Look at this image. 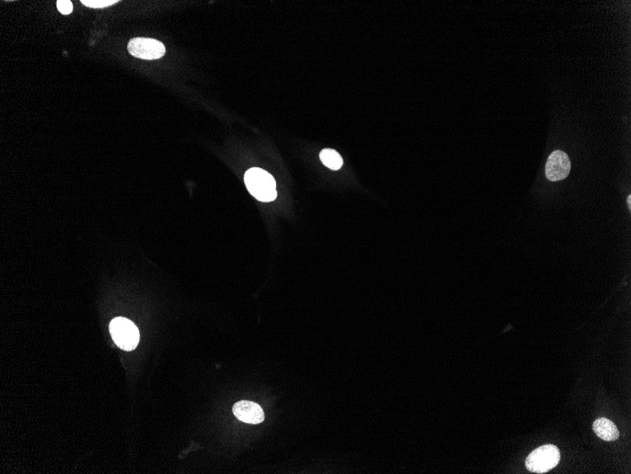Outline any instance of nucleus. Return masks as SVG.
Returning <instances> with one entry per match:
<instances>
[{
	"instance_id": "nucleus-9",
	"label": "nucleus",
	"mask_w": 631,
	"mask_h": 474,
	"mask_svg": "<svg viewBox=\"0 0 631 474\" xmlns=\"http://www.w3.org/2000/svg\"><path fill=\"white\" fill-rule=\"evenodd\" d=\"M118 2V0H81V3L94 9L106 8Z\"/></svg>"
},
{
	"instance_id": "nucleus-3",
	"label": "nucleus",
	"mask_w": 631,
	"mask_h": 474,
	"mask_svg": "<svg viewBox=\"0 0 631 474\" xmlns=\"http://www.w3.org/2000/svg\"><path fill=\"white\" fill-rule=\"evenodd\" d=\"M112 338L120 349L131 351L138 347L140 334L138 327L130 320L118 317L110 323Z\"/></svg>"
},
{
	"instance_id": "nucleus-5",
	"label": "nucleus",
	"mask_w": 631,
	"mask_h": 474,
	"mask_svg": "<svg viewBox=\"0 0 631 474\" xmlns=\"http://www.w3.org/2000/svg\"><path fill=\"white\" fill-rule=\"evenodd\" d=\"M571 171V161L565 151H555L549 155L545 166L548 179L556 182L565 179Z\"/></svg>"
},
{
	"instance_id": "nucleus-2",
	"label": "nucleus",
	"mask_w": 631,
	"mask_h": 474,
	"mask_svg": "<svg viewBox=\"0 0 631 474\" xmlns=\"http://www.w3.org/2000/svg\"><path fill=\"white\" fill-rule=\"evenodd\" d=\"M561 451L558 447L548 444L536 449L526 460V469L531 473H545L558 466Z\"/></svg>"
},
{
	"instance_id": "nucleus-11",
	"label": "nucleus",
	"mask_w": 631,
	"mask_h": 474,
	"mask_svg": "<svg viewBox=\"0 0 631 474\" xmlns=\"http://www.w3.org/2000/svg\"><path fill=\"white\" fill-rule=\"evenodd\" d=\"M628 207H630V208L631 207V196L630 195L628 196Z\"/></svg>"
},
{
	"instance_id": "nucleus-1",
	"label": "nucleus",
	"mask_w": 631,
	"mask_h": 474,
	"mask_svg": "<svg viewBox=\"0 0 631 474\" xmlns=\"http://www.w3.org/2000/svg\"><path fill=\"white\" fill-rule=\"evenodd\" d=\"M246 187L250 195L262 202H272L276 199V182L272 175L259 168H253L245 173Z\"/></svg>"
},
{
	"instance_id": "nucleus-4",
	"label": "nucleus",
	"mask_w": 631,
	"mask_h": 474,
	"mask_svg": "<svg viewBox=\"0 0 631 474\" xmlns=\"http://www.w3.org/2000/svg\"><path fill=\"white\" fill-rule=\"evenodd\" d=\"M128 51L131 55L144 60H156L162 58L166 53L162 42L145 37L131 39L128 44Z\"/></svg>"
},
{
	"instance_id": "nucleus-7",
	"label": "nucleus",
	"mask_w": 631,
	"mask_h": 474,
	"mask_svg": "<svg viewBox=\"0 0 631 474\" xmlns=\"http://www.w3.org/2000/svg\"><path fill=\"white\" fill-rule=\"evenodd\" d=\"M593 430L596 436L604 441H615L620 436L615 424L605 418L596 419L593 424Z\"/></svg>"
},
{
	"instance_id": "nucleus-10",
	"label": "nucleus",
	"mask_w": 631,
	"mask_h": 474,
	"mask_svg": "<svg viewBox=\"0 0 631 474\" xmlns=\"http://www.w3.org/2000/svg\"><path fill=\"white\" fill-rule=\"evenodd\" d=\"M57 8H58L60 12L63 14H71L73 11V4L69 0H59L57 1Z\"/></svg>"
},
{
	"instance_id": "nucleus-8",
	"label": "nucleus",
	"mask_w": 631,
	"mask_h": 474,
	"mask_svg": "<svg viewBox=\"0 0 631 474\" xmlns=\"http://www.w3.org/2000/svg\"><path fill=\"white\" fill-rule=\"evenodd\" d=\"M320 161L333 171L339 170L344 165V160L339 153L332 149H324L320 153Z\"/></svg>"
},
{
	"instance_id": "nucleus-6",
	"label": "nucleus",
	"mask_w": 631,
	"mask_h": 474,
	"mask_svg": "<svg viewBox=\"0 0 631 474\" xmlns=\"http://www.w3.org/2000/svg\"><path fill=\"white\" fill-rule=\"evenodd\" d=\"M235 418L245 423L259 424L265 419L263 409L257 403L249 401H240L233 407Z\"/></svg>"
}]
</instances>
